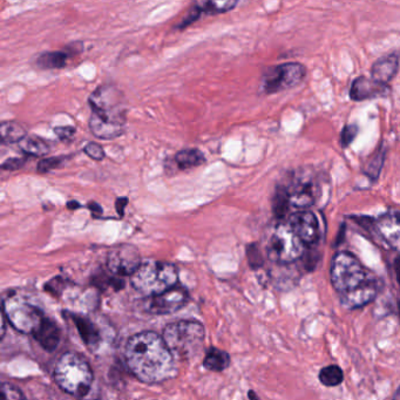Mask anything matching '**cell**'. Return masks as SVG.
Here are the masks:
<instances>
[{"instance_id":"25","label":"cell","mask_w":400,"mask_h":400,"mask_svg":"<svg viewBox=\"0 0 400 400\" xmlns=\"http://www.w3.org/2000/svg\"><path fill=\"white\" fill-rule=\"evenodd\" d=\"M175 161L181 169H189L202 165L206 159L199 150H183L177 154Z\"/></svg>"},{"instance_id":"17","label":"cell","mask_w":400,"mask_h":400,"mask_svg":"<svg viewBox=\"0 0 400 400\" xmlns=\"http://www.w3.org/2000/svg\"><path fill=\"white\" fill-rule=\"evenodd\" d=\"M400 57L398 54L385 55L377 60L371 68V78L377 83L386 85L396 77L399 70Z\"/></svg>"},{"instance_id":"14","label":"cell","mask_w":400,"mask_h":400,"mask_svg":"<svg viewBox=\"0 0 400 400\" xmlns=\"http://www.w3.org/2000/svg\"><path fill=\"white\" fill-rule=\"evenodd\" d=\"M287 221L306 246H312L317 242L321 235V227L314 212L299 210L291 214Z\"/></svg>"},{"instance_id":"10","label":"cell","mask_w":400,"mask_h":400,"mask_svg":"<svg viewBox=\"0 0 400 400\" xmlns=\"http://www.w3.org/2000/svg\"><path fill=\"white\" fill-rule=\"evenodd\" d=\"M302 63H287L269 68L262 78V90L266 94H274L297 86L306 78Z\"/></svg>"},{"instance_id":"21","label":"cell","mask_w":400,"mask_h":400,"mask_svg":"<svg viewBox=\"0 0 400 400\" xmlns=\"http://www.w3.org/2000/svg\"><path fill=\"white\" fill-rule=\"evenodd\" d=\"M19 148L23 153L30 157H43L50 152V146L43 139L37 137H26L19 142Z\"/></svg>"},{"instance_id":"26","label":"cell","mask_w":400,"mask_h":400,"mask_svg":"<svg viewBox=\"0 0 400 400\" xmlns=\"http://www.w3.org/2000/svg\"><path fill=\"white\" fill-rule=\"evenodd\" d=\"M236 5H237L236 1L226 0V1H203V3H199L195 6L200 10L201 12L215 14V13L230 11L232 8H235Z\"/></svg>"},{"instance_id":"18","label":"cell","mask_w":400,"mask_h":400,"mask_svg":"<svg viewBox=\"0 0 400 400\" xmlns=\"http://www.w3.org/2000/svg\"><path fill=\"white\" fill-rule=\"evenodd\" d=\"M39 343L40 346L48 352H53L59 346L61 332L59 326H57L50 318H43L39 328L32 334Z\"/></svg>"},{"instance_id":"38","label":"cell","mask_w":400,"mask_h":400,"mask_svg":"<svg viewBox=\"0 0 400 400\" xmlns=\"http://www.w3.org/2000/svg\"><path fill=\"white\" fill-rule=\"evenodd\" d=\"M248 397H249V399L250 400H259V397L254 391H249Z\"/></svg>"},{"instance_id":"9","label":"cell","mask_w":400,"mask_h":400,"mask_svg":"<svg viewBox=\"0 0 400 400\" xmlns=\"http://www.w3.org/2000/svg\"><path fill=\"white\" fill-rule=\"evenodd\" d=\"M3 314L21 334H34L45 318L36 306L13 297L3 301Z\"/></svg>"},{"instance_id":"34","label":"cell","mask_w":400,"mask_h":400,"mask_svg":"<svg viewBox=\"0 0 400 400\" xmlns=\"http://www.w3.org/2000/svg\"><path fill=\"white\" fill-rule=\"evenodd\" d=\"M127 203H128V200L126 197H121L117 201V210H118L119 215H125V208Z\"/></svg>"},{"instance_id":"12","label":"cell","mask_w":400,"mask_h":400,"mask_svg":"<svg viewBox=\"0 0 400 400\" xmlns=\"http://www.w3.org/2000/svg\"><path fill=\"white\" fill-rule=\"evenodd\" d=\"M138 249L130 244H121L108 252L107 267L114 276H132L141 266Z\"/></svg>"},{"instance_id":"36","label":"cell","mask_w":400,"mask_h":400,"mask_svg":"<svg viewBox=\"0 0 400 400\" xmlns=\"http://www.w3.org/2000/svg\"><path fill=\"white\" fill-rule=\"evenodd\" d=\"M394 270H396L397 279H398L400 286V256L394 262Z\"/></svg>"},{"instance_id":"19","label":"cell","mask_w":400,"mask_h":400,"mask_svg":"<svg viewBox=\"0 0 400 400\" xmlns=\"http://www.w3.org/2000/svg\"><path fill=\"white\" fill-rule=\"evenodd\" d=\"M72 321L74 322L75 328L78 330L80 337L83 339V344L90 350H95L100 346L101 336L99 332L98 328L94 323L88 318L80 316V314H71Z\"/></svg>"},{"instance_id":"15","label":"cell","mask_w":400,"mask_h":400,"mask_svg":"<svg viewBox=\"0 0 400 400\" xmlns=\"http://www.w3.org/2000/svg\"><path fill=\"white\" fill-rule=\"evenodd\" d=\"M381 290V284L373 277L371 281L365 283L364 286L350 291L348 294H341V304L346 310H357L368 306L377 299Z\"/></svg>"},{"instance_id":"1","label":"cell","mask_w":400,"mask_h":400,"mask_svg":"<svg viewBox=\"0 0 400 400\" xmlns=\"http://www.w3.org/2000/svg\"><path fill=\"white\" fill-rule=\"evenodd\" d=\"M125 359L130 372L147 384L167 381L175 369L170 350L162 336L153 331L132 336L126 344Z\"/></svg>"},{"instance_id":"22","label":"cell","mask_w":400,"mask_h":400,"mask_svg":"<svg viewBox=\"0 0 400 400\" xmlns=\"http://www.w3.org/2000/svg\"><path fill=\"white\" fill-rule=\"evenodd\" d=\"M0 137L5 143H19L26 138V130L17 122H3L0 126Z\"/></svg>"},{"instance_id":"5","label":"cell","mask_w":400,"mask_h":400,"mask_svg":"<svg viewBox=\"0 0 400 400\" xmlns=\"http://www.w3.org/2000/svg\"><path fill=\"white\" fill-rule=\"evenodd\" d=\"M206 331L200 322L183 319L166 326L162 334L174 358L189 359L197 356L203 346Z\"/></svg>"},{"instance_id":"16","label":"cell","mask_w":400,"mask_h":400,"mask_svg":"<svg viewBox=\"0 0 400 400\" xmlns=\"http://www.w3.org/2000/svg\"><path fill=\"white\" fill-rule=\"evenodd\" d=\"M390 88L386 85L377 83L372 78L361 75L353 80L350 88V98L354 101H363L368 99L379 98L388 94Z\"/></svg>"},{"instance_id":"6","label":"cell","mask_w":400,"mask_h":400,"mask_svg":"<svg viewBox=\"0 0 400 400\" xmlns=\"http://www.w3.org/2000/svg\"><path fill=\"white\" fill-rule=\"evenodd\" d=\"M330 277L332 287L341 296L364 286L373 279L361 261L349 251H339L334 256Z\"/></svg>"},{"instance_id":"33","label":"cell","mask_w":400,"mask_h":400,"mask_svg":"<svg viewBox=\"0 0 400 400\" xmlns=\"http://www.w3.org/2000/svg\"><path fill=\"white\" fill-rule=\"evenodd\" d=\"M25 162L26 160L23 157H11V159H8L1 167L5 170H17V169L21 168L25 165Z\"/></svg>"},{"instance_id":"40","label":"cell","mask_w":400,"mask_h":400,"mask_svg":"<svg viewBox=\"0 0 400 400\" xmlns=\"http://www.w3.org/2000/svg\"><path fill=\"white\" fill-rule=\"evenodd\" d=\"M399 304H400V302H399ZM399 309H400V306H399Z\"/></svg>"},{"instance_id":"2","label":"cell","mask_w":400,"mask_h":400,"mask_svg":"<svg viewBox=\"0 0 400 400\" xmlns=\"http://www.w3.org/2000/svg\"><path fill=\"white\" fill-rule=\"evenodd\" d=\"M92 115L90 130L102 140H110L123 133L126 123V105L123 95L117 87L103 85L90 94Z\"/></svg>"},{"instance_id":"3","label":"cell","mask_w":400,"mask_h":400,"mask_svg":"<svg viewBox=\"0 0 400 400\" xmlns=\"http://www.w3.org/2000/svg\"><path fill=\"white\" fill-rule=\"evenodd\" d=\"M54 379L65 392L83 398L90 392L94 376L86 358L77 352H66L57 361Z\"/></svg>"},{"instance_id":"37","label":"cell","mask_w":400,"mask_h":400,"mask_svg":"<svg viewBox=\"0 0 400 400\" xmlns=\"http://www.w3.org/2000/svg\"><path fill=\"white\" fill-rule=\"evenodd\" d=\"M67 207L70 209H78L80 208V204L78 202H75V201H72V202L67 203Z\"/></svg>"},{"instance_id":"24","label":"cell","mask_w":400,"mask_h":400,"mask_svg":"<svg viewBox=\"0 0 400 400\" xmlns=\"http://www.w3.org/2000/svg\"><path fill=\"white\" fill-rule=\"evenodd\" d=\"M67 58H68V54L66 52H46L38 58L37 65L43 70L63 68L66 65Z\"/></svg>"},{"instance_id":"30","label":"cell","mask_w":400,"mask_h":400,"mask_svg":"<svg viewBox=\"0 0 400 400\" xmlns=\"http://www.w3.org/2000/svg\"><path fill=\"white\" fill-rule=\"evenodd\" d=\"M63 157H50V159H45L38 163V172L39 173H48L53 169H57L63 163Z\"/></svg>"},{"instance_id":"35","label":"cell","mask_w":400,"mask_h":400,"mask_svg":"<svg viewBox=\"0 0 400 400\" xmlns=\"http://www.w3.org/2000/svg\"><path fill=\"white\" fill-rule=\"evenodd\" d=\"M88 209H90V212H92V214H93V216H95V217H98V216H100L102 214L101 207H100L98 203H95V202H90V203L88 204Z\"/></svg>"},{"instance_id":"31","label":"cell","mask_w":400,"mask_h":400,"mask_svg":"<svg viewBox=\"0 0 400 400\" xmlns=\"http://www.w3.org/2000/svg\"><path fill=\"white\" fill-rule=\"evenodd\" d=\"M83 152L95 161H101L105 157V152L101 146L95 143V142H90L87 143L86 147L83 148Z\"/></svg>"},{"instance_id":"28","label":"cell","mask_w":400,"mask_h":400,"mask_svg":"<svg viewBox=\"0 0 400 400\" xmlns=\"http://www.w3.org/2000/svg\"><path fill=\"white\" fill-rule=\"evenodd\" d=\"M247 256L248 262H249L252 269L262 267L264 261H263L262 254H261V251H259V247L256 244H250L247 248Z\"/></svg>"},{"instance_id":"13","label":"cell","mask_w":400,"mask_h":400,"mask_svg":"<svg viewBox=\"0 0 400 400\" xmlns=\"http://www.w3.org/2000/svg\"><path fill=\"white\" fill-rule=\"evenodd\" d=\"M372 230L390 249L400 252V212H388L372 221Z\"/></svg>"},{"instance_id":"29","label":"cell","mask_w":400,"mask_h":400,"mask_svg":"<svg viewBox=\"0 0 400 400\" xmlns=\"http://www.w3.org/2000/svg\"><path fill=\"white\" fill-rule=\"evenodd\" d=\"M359 132L357 125H348L341 130V146L343 147H348V146L352 143L353 140L356 139Z\"/></svg>"},{"instance_id":"32","label":"cell","mask_w":400,"mask_h":400,"mask_svg":"<svg viewBox=\"0 0 400 400\" xmlns=\"http://www.w3.org/2000/svg\"><path fill=\"white\" fill-rule=\"evenodd\" d=\"M55 135H58V138L63 141H67V140H71L75 134L74 127H71V126H63V127H55L54 128Z\"/></svg>"},{"instance_id":"23","label":"cell","mask_w":400,"mask_h":400,"mask_svg":"<svg viewBox=\"0 0 400 400\" xmlns=\"http://www.w3.org/2000/svg\"><path fill=\"white\" fill-rule=\"evenodd\" d=\"M318 379L326 388H336L344 381V372L338 365H328L319 371Z\"/></svg>"},{"instance_id":"27","label":"cell","mask_w":400,"mask_h":400,"mask_svg":"<svg viewBox=\"0 0 400 400\" xmlns=\"http://www.w3.org/2000/svg\"><path fill=\"white\" fill-rule=\"evenodd\" d=\"M1 400H26L24 393L16 385L4 381L1 384Z\"/></svg>"},{"instance_id":"8","label":"cell","mask_w":400,"mask_h":400,"mask_svg":"<svg viewBox=\"0 0 400 400\" xmlns=\"http://www.w3.org/2000/svg\"><path fill=\"white\" fill-rule=\"evenodd\" d=\"M268 256L274 262L290 264L306 252V244L294 232L288 221H281L268 239Z\"/></svg>"},{"instance_id":"4","label":"cell","mask_w":400,"mask_h":400,"mask_svg":"<svg viewBox=\"0 0 400 400\" xmlns=\"http://www.w3.org/2000/svg\"><path fill=\"white\" fill-rule=\"evenodd\" d=\"M177 282L179 272L177 267L172 263L160 261L142 263L138 270L130 276L132 287L147 297H153L177 287Z\"/></svg>"},{"instance_id":"11","label":"cell","mask_w":400,"mask_h":400,"mask_svg":"<svg viewBox=\"0 0 400 400\" xmlns=\"http://www.w3.org/2000/svg\"><path fill=\"white\" fill-rule=\"evenodd\" d=\"M188 301V291L177 286L162 294L148 297L143 303V309L148 314L165 316L180 310Z\"/></svg>"},{"instance_id":"20","label":"cell","mask_w":400,"mask_h":400,"mask_svg":"<svg viewBox=\"0 0 400 400\" xmlns=\"http://www.w3.org/2000/svg\"><path fill=\"white\" fill-rule=\"evenodd\" d=\"M230 361L232 359L227 351L217 348H210L204 354L203 366L209 371L222 372L229 368Z\"/></svg>"},{"instance_id":"7","label":"cell","mask_w":400,"mask_h":400,"mask_svg":"<svg viewBox=\"0 0 400 400\" xmlns=\"http://www.w3.org/2000/svg\"><path fill=\"white\" fill-rule=\"evenodd\" d=\"M287 197L289 208L309 210L321 197V186L314 172L302 169L292 174L287 183L281 186Z\"/></svg>"},{"instance_id":"39","label":"cell","mask_w":400,"mask_h":400,"mask_svg":"<svg viewBox=\"0 0 400 400\" xmlns=\"http://www.w3.org/2000/svg\"><path fill=\"white\" fill-rule=\"evenodd\" d=\"M392 400H400V385L398 386V388H397L396 393L393 394Z\"/></svg>"}]
</instances>
